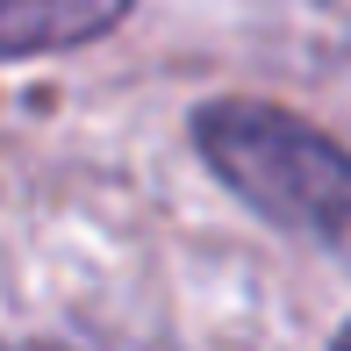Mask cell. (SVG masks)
Returning <instances> with one entry per match:
<instances>
[{
  "instance_id": "6da1fadb",
  "label": "cell",
  "mask_w": 351,
  "mask_h": 351,
  "mask_svg": "<svg viewBox=\"0 0 351 351\" xmlns=\"http://www.w3.org/2000/svg\"><path fill=\"white\" fill-rule=\"evenodd\" d=\"M194 143L244 208L351 265V151L273 101L194 108Z\"/></svg>"
},
{
  "instance_id": "3957f363",
  "label": "cell",
  "mask_w": 351,
  "mask_h": 351,
  "mask_svg": "<svg viewBox=\"0 0 351 351\" xmlns=\"http://www.w3.org/2000/svg\"><path fill=\"white\" fill-rule=\"evenodd\" d=\"M330 351H351V323H344V330H337V337H330Z\"/></svg>"
},
{
  "instance_id": "7a4b0ae2",
  "label": "cell",
  "mask_w": 351,
  "mask_h": 351,
  "mask_svg": "<svg viewBox=\"0 0 351 351\" xmlns=\"http://www.w3.org/2000/svg\"><path fill=\"white\" fill-rule=\"evenodd\" d=\"M130 8L136 0H0V65L79 51V43L108 36Z\"/></svg>"
}]
</instances>
